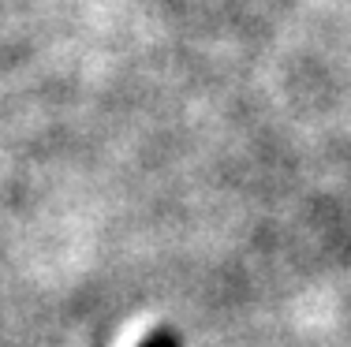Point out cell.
Segmentation results:
<instances>
[{
    "label": "cell",
    "instance_id": "6da1fadb",
    "mask_svg": "<svg viewBox=\"0 0 351 347\" xmlns=\"http://www.w3.org/2000/svg\"><path fill=\"white\" fill-rule=\"evenodd\" d=\"M142 347H180V336L172 333V329H157V333H149Z\"/></svg>",
    "mask_w": 351,
    "mask_h": 347
}]
</instances>
